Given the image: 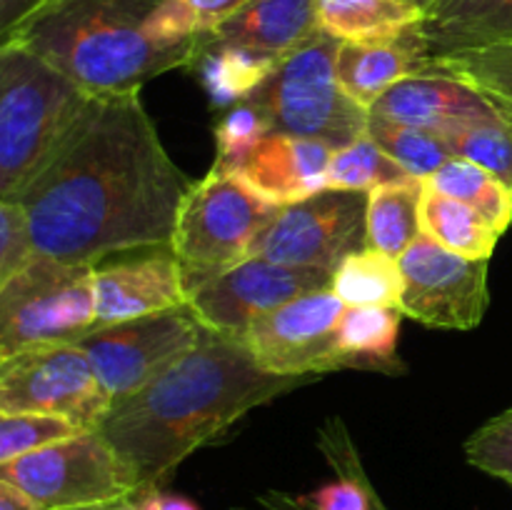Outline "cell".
Segmentation results:
<instances>
[{
  "label": "cell",
  "instance_id": "obj_15",
  "mask_svg": "<svg viewBox=\"0 0 512 510\" xmlns=\"http://www.w3.org/2000/svg\"><path fill=\"white\" fill-rule=\"evenodd\" d=\"M93 290L95 328L188 303L183 273L170 248L135 250L100 260L93 265Z\"/></svg>",
  "mask_w": 512,
  "mask_h": 510
},
{
  "label": "cell",
  "instance_id": "obj_26",
  "mask_svg": "<svg viewBox=\"0 0 512 510\" xmlns=\"http://www.w3.org/2000/svg\"><path fill=\"white\" fill-rule=\"evenodd\" d=\"M403 268L398 258L365 248L348 255L333 273V290L345 305L355 308H400Z\"/></svg>",
  "mask_w": 512,
  "mask_h": 510
},
{
  "label": "cell",
  "instance_id": "obj_42",
  "mask_svg": "<svg viewBox=\"0 0 512 510\" xmlns=\"http://www.w3.org/2000/svg\"><path fill=\"white\" fill-rule=\"evenodd\" d=\"M408 3H413V5H418V8H423V10H428L430 5L435 3V0H408Z\"/></svg>",
  "mask_w": 512,
  "mask_h": 510
},
{
  "label": "cell",
  "instance_id": "obj_13",
  "mask_svg": "<svg viewBox=\"0 0 512 510\" xmlns=\"http://www.w3.org/2000/svg\"><path fill=\"white\" fill-rule=\"evenodd\" d=\"M400 313L428 328L470 330L488 310V260L465 258L420 235L400 258Z\"/></svg>",
  "mask_w": 512,
  "mask_h": 510
},
{
  "label": "cell",
  "instance_id": "obj_17",
  "mask_svg": "<svg viewBox=\"0 0 512 510\" xmlns=\"http://www.w3.org/2000/svg\"><path fill=\"white\" fill-rule=\"evenodd\" d=\"M335 150L305 135L270 133L250 155L240 175L268 203L285 208L328 190V168Z\"/></svg>",
  "mask_w": 512,
  "mask_h": 510
},
{
  "label": "cell",
  "instance_id": "obj_3",
  "mask_svg": "<svg viewBox=\"0 0 512 510\" xmlns=\"http://www.w3.org/2000/svg\"><path fill=\"white\" fill-rule=\"evenodd\" d=\"M155 5L158 0H43L3 43L25 45L93 95L135 93L195 58L193 48H160L145 35Z\"/></svg>",
  "mask_w": 512,
  "mask_h": 510
},
{
  "label": "cell",
  "instance_id": "obj_37",
  "mask_svg": "<svg viewBox=\"0 0 512 510\" xmlns=\"http://www.w3.org/2000/svg\"><path fill=\"white\" fill-rule=\"evenodd\" d=\"M43 0H0V33L13 30L20 20L28 18Z\"/></svg>",
  "mask_w": 512,
  "mask_h": 510
},
{
  "label": "cell",
  "instance_id": "obj_1",
  "mask_svg": "<svg viewBox=\"0 0 512 510\" xmlns=\"http://www.w3.org/2000/svg\"><path fill=\"white\" fill-rule=\"evenodd\" d=\"M193 185L135 90L93 95L15 200L28 213L40 255L95 265L135 250L170 248Z\"/></svg>",
  "mask_w": 512,
  "mask_h": 510
},
{
  "label": "cell",
  "instance_id": "obj_28",
  "mask_svg": "<svg viewBox=\"0 0 512 510\" xmlns=\"http://www.w3.org/2000/svg\"><path fill=\"white\" fill-rule=\"evenodd\" d=\"M245 0H158L145 20V35L160 48H193L223 25Z\"/></svg>",
  "mask_w": 512,
  "mask_h": 510
},
{
  "label": "cell",
  "instance_id": "obj_31",
  "mask_svg": "<svg viewBox=\"0 0 512 510\" xmlns=\"http://www.w3.org/2000/svg\"><path fill=\"white\" fill-rule=\"evenodd\" d=\"M443 138L455 158L480 165L512 190V118L508 113L460 125L443 133Z\"/></svg>",
  "mask_w": 512,
  "mask_h": 510
},
{
  "label": "cell",
  "instance_id": "obj_36",
  "mask_svg": "<svg viewBox=\"0 0 512 510\" xmlns=\"http://www.w3.org/2000/svg\"><path fill=\"white\" fill-rule=\"evenodd\" d=\"M35 255L25 208L15 198H0V283L20 273Z\"/></svg>",
  "mask_w": 512,
  "mask_h": 510
},
{
  "label": "cell",
  "instance_id": "obj_14",
  "mask_svg": "<svg viewBox=\"0 0 512 510\" xmlns=\"http://www.w3.org/2000/svg\"><path fill=\"white\" fill-rule=\"evenodd\" d=\"M345 308L330 288L298 295L260 318L243 343L268 373L318 380L340 370L338 325Z\"/></svg>",
  "mask_w": 512,
  "mask_h": 510
},
{
  "label": "cell",
  "instance_id": "obj_7",
  "mask_svg": "<svg viewBox=\"0 0 512 510\" xmlns=\"http://www.w3.org/2000/svg\"><path fill=\"white\" fill-rule=\"evenodd\" d=\"M93 328V265L38 253L0 283V360L38 345L75 343Z\"/></svg>",
  "mask_w": 512,
  "mask_h": 510
},
{
  "label": "cell",
  "instance_id": "obj_38",
  "mask_svg": "<svg viewBox=\"0 0 512 510\" xmlns=\"http://www.w3.org/2000/svg\"><path fill=\"white\" fill-rule=\"evenodd\" d=\"M0 510H43V508L35 505L28 495L20 493L18 488H13L10 483L0 480Z\"/></svg>",
  "mask_w": 512,
  "mask_h": 510
},
{
  "label": "cell",
  "instance_id": "obj_6",
  "mask_svg": "<svg viewBox=\"0 0 512 510\" xmlns=\"http://www.w3.org/2000/svg\"><path fill=\"white\" fill-rule=\"evenodd\" d=\"M278 205L260 198L240 173L210 170L185 198L175 223L173 250L185 283L193 295L220 273L245 260L260 230L275 218Z\"/></svg>",
  "mask_w": 512,
  "mask_h": 510
},
{
  "label": "cell",
  "instance_id": "obj_29",
  "mask_svg": "<svg viewBox=\"0 0 512 510\" xmlns=\"http://www.w3.org/2000/svg\"><path fill=\"white\" fill-rule=\"evenodd\" d=\"M413 175L395 163L368 133L360 135L353 143L343 145L333 153L328 168V188L330 190H358L370 193L383 185L413 183Z\"/></svg>",
  "mask_w": 512,
  "mask_h": 510
},
{
  "label": "cell",
  "instance_id": "obj_32",
  "mask_svg": "<svg viewBox=\"0 0 512 510\" xmlns=\"http://www.w3.org/2000/svg\"><path fill=\"white\" fill-rule=\"evenodd\" d=\"M433 68L478 88L512 118V40L448 55V58H435Z\"/></svg>",
  "mask_w": 512,
  "mask_h": 510
},
{
  "label": "cell",
  "instance_id": "obj_12",
  "mask_svg": "<svg viewBox=\"0 0 512 510\" xmlns=\"http://www.w3.org/2000/svg\"><path fill=\"white\" fill-rule=\"evenodd\" d=\"M333 273L248 255L188 298L190 313L210 333L245 340L248 330L280 305L313 290H328Z\"/></svg>",
  "mask_w": 512,
  "mask_h": 510
},
{
  "label": "cell",
  "instance_id": "obj_41",
  "mask_svg": "<svg viewBox=\"0 0 512 510\" xmlns=\"http://www.w3.org/2000/svg\"><path fill=\"white\" fill-rule=\"evenodd\" d=\"M150 493H153V490H150ZM150 493L135 495V498L125 500V503L115 505L113 510H150Z\"/></svg>",
  "mask_w": 512,
  "mask_h": 510
},
{
  "label": "cell",
  "instance_id": "obj_9",
  "mask_svg": "<svg viewBox=\"0 0 512 510\" xmlns=\"http://www.w3.org/2000/svg\"><path fill=\"white\" fill-rule=\"evenodd\" d=\"M113 405L78 343L38 345L0 360V415H58L95 430Z\"/></svg>",
  "mask_w": 512,
  "mask_h": 510
},
{
  "label": "cell",
  "instance_id": "obj_44",
  "mask_svg": "<svg viewBox=\"0 0 512 510\" xmlns=\"http://www.w3.org/2000/svg\"><path fill=\"white\" fill-rule=\"evenodd\" d=\"M235 510H240V508H235Z\"/></svg>",
  "mask_w": 512,
  "mask_h": 510
},
{
  "label": "cell",
  "instance_id": "obj_8",
  "mask_svg": "<svg viewBox=\"0 0 512 510\" xmlns=\"http://www.w3.org/2000/svg\"><path fill=\"white\" fill-rule=\"evenodd\" d=\"M0 480L43 510L115 508L140 495L98 428L5 460L0 463Z\"/></svg>",
  "mask_w": 512,
  "mask_h": 510
},
{
  "label": "cell",
  "instance_id": "obj_4",
  "mask_svg": "<svg viewBox=\"0 0 512 510\" xmlns=\"http://www.w3.org/2000/svg\"><path fill=\"white\" fill-rule=\"evenodd\" d=\"M93 93L20 43H0V198H15Z\"/></svg>",
  "mask_w": 512,
  "mask_h": 510
},
{
  "label": "cell",
  "instance_id": "obj_25",
  "mask_svg": "<svg viewBox=\"0 0 512 510\" xmlns=\"http://www.w3.org/2000/svg\"><path fill=\"white\" fill-rule=\"evenodd\" d=\"M423 180L383 185L368 193V248L390 258H403L405 250L423 235L420 230Z\"/></svg>",
  "mask_w": 512,
  "mask_h": 510
},
{
  "label": "cell",
  "instance_id": "obj_35",
  "mask_svg": "<svg viewBox=\"0 0 512 510\" xmlns=\"http://www.w3.org/2000/svg\"><path fill=\"white\" fill-rule=\"evenodd\" d=\"M465 458L483 473L512 485V408L490 418L470 435Z\"/></svg>",
  "mask_w": 512,
  "mask_h": 510
},
{
  "label": "cell",
  "instance_id": "obj_18",
  "mask_svg": "<svg viewBox=\"0 0 512 510\" xmlns=\"http://www.w3.org/2000/svg\"><path fill=\"white\" fill-rule=\"evenodd\" d=\"M318 30V0H245L198 45H243L280 60Z\"/></svg>",
  "mask_w": 512,
  "mask_h": 510
},
{
  "label": "cell",
  "instance_id": "obj_39",
  "mask_svg": "<svg viewBox=\"0 0 512 510\" xmlns=\"http://www.w3.org/2000/svg\"><path fill=\"white\" fill-rule=\"evenodd\" d=\"M260 505H263V510H305L303 505H300L298 495L278 493V490H270V493L260 495ZM378 510H390V508L385 503H380Z\"/></svg>",
  "mask_w": 512,
  "mask_h": 510
},
{
  "label": "cell",
  "instance_id": "obj_43",
  "mask_svg": "<svg viewBox=\"0 0 512 510\" xmlns=\"http://www.w3.org/2000/svg\"><path fill=\"white\" fill-rule=\"evenodd\" d=\"M85 510H113V508H85Z\"/></svg>",
  "mask_w": 512,
  "mask_h": 510
},
{
  "label": "cell",
  "instance_id": "obj_23",
  "mask_svg": "<svg viewBox=\"0 0 512 510\" xmlns=\"http://www.w3.org/2000/svg\"><path fill=\"white\" fill-rule=\"evenodd\" d=\"M278 60L243 45H198L188 65L215 110L248 100L273 73Z\"/></svg>",
  "mask_w": 512,
  "mask_h": 510
},
{
  "label": "cell",
  "instance_id": "obj_19",
  "mask_svg": "<svg viewBox=\"0 0 512 510\" xmlns=\"http://www.w3.org/2000/svg\"><path fill=\"white\" fill-rule=\"evenodd\" d=\"M418 30L388 43H340L335 75L353 103L370 113L373 105L400 80L430 70Z\"/></svg>",
  "mask_w": 512,
  "mask_h": 510
},
{
  "label": "cell",
  "instance_id": "obj_5",
  "mask_svg": "<svg viewBox=\"0 0 512 510\" xmlns=\"http://www.w3.org/2000/svg\"><path fill=\"white\" fill-rule=\"evenodd\" d=\"M340 40L318 30L308 43L278 60L250 95L273 133L305 135L338 150L368 130L370 113L345 95L335 75Z\"/></svg>",
  "mask_w": 512,
  "mask_h": 510
},
{
  "label": "cell",
  "instance_id": "obj_22",
  "mask_svg": "<svg viewBox=\"0 0 512 510\" xmlns=\"http://www.w3.org/2000/svg\"><path fill=\"white\" fill-rule=\"evenodd\" d=\"M400 308H355L348 305L338 325L340 370H375L403 373L398 360Z\"/></svg>",
  "mask_w": 512,
  "mask_h": 510
},
{
  "label": "cell",
  "instance_id": "obj_21",
  "mask_svg": "<svg viewBox=\"0 0 512 510\" xmlns=\"http://www.w3.org/2000/svg\"><path fill=\"white\" fill-rule=\"evenodd\" d=\"M425 10L408 0H318V28L340 43H388L418 30Z\"/></svg>",
  "mask_w": 512,
  "mask_h": 510
},
{
  "label": "cell",
  "instance_id": "obj_11",
  "mask_svg": "<svg viewBox=\"0 0 512 510\" xmlns=\"http://www.w3.org/2000/svg\"><path fill=\"white\" fill-rule=\"evenodd\" d=\"M368 248V193L323 190L285 205L260 230L250 255L335 273L348 255Z\"/></svg>",
  "mask_w": 512,
  "mask_h": 510
},
{
  "label": "cell",
  "instance_id": "obj_24",
  "mask_svg": "<svg viewBox=\"0 0 512 510\" xmlns=\"http://www.w3.org/2000/svg\"><path fill=\"white\" fill-rule=\"evenodd\" d=\"M420 230L443 248L465 258L490 260L500 235L460 200L448 198L423 183V203H420Z\"/></svg>",
  "mask_w": 512,
  "mask_h": 510
},
{
  "label": "cell",
  "instance_id": "obj_33",
  "mask_svg": "<svg viewBox=\"0 0 512 510\" xmlns=\"http://www.w3.org/2000/svg\"><path fill=\"white\" fill-rule=\"evenodd\" d=\"M215 133V173H240L250 155L260 148L265 138L273 133L268 118L255 108L250 100L233 105L220 115L213 128Z\"/></svg>",
  "mask_w": 512,
  "mask_h": 510
},
{
  "label": "cell",
  "instance_id": "obj_34",
  "mask_svg": "<svg viewBox=\"0 0 512 510\" xmlns=\"http://www.w3.org/2000/svg\"><path fill=\"white\" fill-rule=\"evenodd\" d=\"M83 433L70 420L58 415L40 413H8L0 415V463L15 460L20 455L35 453L48 445L60 443L65 438Z\"/></svg>",
  "mask_w": 512,
  "mask_h": 510
},
{
  "label": "cell",
  "instance_id": "obj_2",
  "mask_svg": "<svg viewBox=\"0 0 512 510\" xmlns=\"http://www.w3.org/2000/svg\"><path fill=\"white\" fill-rule=\"evenodd\" d=\"M313 380L268 373L243 340L205 330L178 363L113 405L98 430L125 465L135 490L150 493L250 410Z\"/></svg>",
  "mask_w": 512,
  "mask_h": 510
},
{
  "label": "cell",
  "instance_id": "obj_27",
  "mask_svg": "<svg viewBox=\"0 0 512 510\" xmlns=\"http://www.w3.org/2000/svg\"><path fill=\"white\" fill-rule=\"evenodd\" d=\"M423 183L473 208L498 235H503L512 225V190L503 180L470 160L450 158Z\"/></svg>",
  "mask_w": 512,
  "mask_h": 510
},
{
  "label": "cell",
  "instance_id": "obj_30",
  "mask_svg": "<svg viewBox=\"0 0 512 510\" xmlns=\"http://www.w3.org/2000/svg\"><path fill=\"white\" fill-rule=\"evenodd\" d=\"M365 133L390 155L398 165H403L413 178L425 180L443 168L450 158H455L445 138L433 130L413 128V125L393 123V120L368 118Z\"/></svg>",
  "mask_w": 512,
  "mask_h": 510
},
{
  "label": "cell",
  "instance_id": "obj_10",
  "mask_svg": "<svg viewBox=\"0 0 512 510\" xmlns=\"http://www.w3.org/2000/svg\"><path fill=\"white\" fill-rule=\"evenodd\" d=\"M205 328L188 305L100 325L75 343L88 353L100 383L113 403L130 398L203 338Z\"/></svg>",
  "mask_w": 512,
  "mask_h": 510
},
{
  "label": "cell",
  "instance_id": "obj_16",
  "mask_svg": "<svg viewBox=\"0 0 512 510\" xmlns=\"http://www.w3.org/2000/svg\"><path fill=\"white\" fill-rule=\"evenodd\" d=\"M500 113L503 110L488 95L455 75L433 68V63L425 73L410 75L393 85L370 110L375 118L433 130L440 135L475 120L495 118Z\"/></svg>",
  "mask_w": 512,
  "mask_h": 510
},
{
  "label": "cell",
  "instance_id": "obj_40",
  "mask_svg": "<svg viewBox=\"0 0 512 510\" xmlns=\"http://www.w3.org/2000/svg\"><path fill=\"white\" fill-rule=\"evenodd\" d=\"M150 510H200V508L190 498H183V495H168V493H160V490H153V493H150Z\"/></svg>",
  "mask_w": 512,
  "mask_h": 510
},
{
  "label": "cell",
  "instance_id": "obj_20",
  "mask_svg": "<svg viewBox=\"0 0 512 510\" xmlns=\"http://www.w3.org/2000/svg\"><path fill=\"white\" fill-rule=\"evenodd\" d=\"M418 35L430 60L512 40V0H435Z\"/></svg>",
  "mask_w": 512,
  "mask_h": 510
}]
</instances>
